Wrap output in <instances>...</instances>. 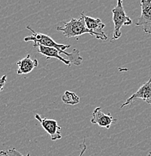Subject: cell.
<instances>
[{
  "label": "cell",
  "mask_w": 151,
  "mask_h": 156,
  "mask_svg": "<svg viewBox=\"0 0 151 156\" xmlns=\"http://www.w3.org/2000/svg\"><path fill=\"white\" fill-rule=\"evenodd\" d=\"M117 119H114L110 113L105 114L102 111V107H98L93 110L91 118V122L92 124L98 125L102 128H106L107 129L110 128V127L113 123L117 122Z\"/></svg>",
  "instance_id": "ba28073f"
},
{
  "label": "cell",
  "mask_w": 151,
  "mask_h": 156,
  "mask_svg": "<svg viewBox=\"0 0 151 156\" xmlns=\"http://www.w3.org/2000/svg\"><path fill=\"white\" fill-rule=\"evenodd\" d=\"M27 29L32 32V35L24 38V41H32L33 42V47L41 45V46L47 47V48H53L56 49L59 53H63V54L68 56V59L70 62L71 64L75 65V66H81L84 58L81 56L80 51L78 50L74 49L71 53H68V52L65 51V50L70 48V45L57 44L56 43V41L53 38H50L49 35L42 33H37L30 27H27Z\"/></svg>",
  "instance_id": "6da1fadb"
},
{
  "label": "cell",
  "mask_w": 151,
  "mask_h": 156,
  "mask_svg": "<svg viewBox=\"0 0 151 156\" xmlns=\"http://www.w3.org/2000/svg\"><path fill=\"white\" fill-rule=\"evenodd\" d=\"M147 156H151V152H150L148 153V155H147Z\"/></svg>",
  "instance_id": "2e32d148"
},
{
  "label": "cell",
  "mask_w": 151,
  "mask_h": 156,
  "mask_svg": "<svg viewBox=\"0 0 151 156\" xmlns=\"http://www.w3.org/2000/svg\"><path fill=\"white\" fill-rule=\"evenodd\" d=\"M62 24L63 25L56 27V30L61 32L67 38L81 36L84 34L93 35V33L87 29L82 16L79 19L71 18L69 22H63Z\"/></svg>",
  "instance_id": "7a4b0ae2"
},
{
  "label": "cell",
  "mask_w": 151,
  "mask_h": 156,
  "mask_svg": "<svg viewBox=\"0 0 151 156\" xmlns=\"http://www.w3.org/2000/svg\"><path fill=\"white\" fill-rule=\"evenodd\" d=\"M81 16L84 17V22L87 29L90 30L93 33V35L96 39L106 41L108 39V36L104 32V28L105 27V24L102 23L99 18H93V17H89L84 14V11L81 13Z\"/></svg>",
  "instance_id": "277c9868"
},
{
  "label": "cell",
  "mask_w": 151,
  "mask_h": 156,
  "mask_svg": "<svg viewBox=\"0 0 151 156\" xmlns=\"http://www.w3.org/2000/svg\"><path fill=\"white\" fill-rule=\"evenodd\" d=\"M36 49L38 53H40L41 54H42L43 56H46L47 58H57V59L60 60L61 62H63L64 64H66V66H68L69 67L71 66V62L69 61V59H66V58L62 57L61 53L58 51L56 49L53 48H47V47L41 46V45H38V46L34 47Z\"/></svg>",
  "instance_id": "30bf717a"
},
{
  "label": "cell",
  "mask_w": 151,
  "mask_h": 156,
  "mask_svg": "<svg viewBox=\"0 0 151 156\" xmlns=\"http://www.w3.org/2000/svg\"><path fill=\"white\" fill-rule=\"evenodd\" d=\"M35 118L39 122L42 128L50 136L52 140L55 141L61 139V127L59 126L56 120L50 119L47 118H42L39 114H35Z\"/></svg>",
  "instance_id": "8992f818"
},
{
  "label": "cell",
  "mask_w": 151,
  "mask_h": 156,
  "mask_svg": "<svg viewBox=\"0 0 151 156\" xmlns=\"http://www.w3.org/2000/svg\"><path fill=\"white\" fill-rule=\"evenodd\" d=\"M17 74H26L32 72L35 68L38 67V61L36 58H31L30 55L28 54L26 57L19 60L17 62Z\"/></svg>",
  "instance_id": "9c48e42d"
},
{
  "label": "cell",
  "mask_w": 151,
  "mask_h": 156,
  "mask_svg": "<svg viewBox=\"0 0 151 156\" xmlns=\"http://www.w3.org/2000/svg\"><path fill=\"white\" fill-rule=\"evenodd\" d=\"M140 4L141 14L135 23V25L142 27L144 32L151 36V1L141 0Z\"/></svg>",
  "instance_id": "5b68a950"
},
{
  "label": "cell",
  "mask_w": 151,
  "mask_h": 156,
  "mask_svg": "<svg viewBox=\"0 0 151 156\" xmlns=\"http://www.w3.org/2000/svg\"><path fill=\"white\" fill-rule=\"evenodd\" d=\"M6 81H7V75H3L2 77L0 78V92L4 89Z\"/></svg>",
  "instance_id": "4fadbf2b"
},
{
  "label": "cell",
  "mask_w": 151,
  "mask_h": 156,
  "mask_svg": "<svg viewBox=\"0 0 151 156\" xmlns=\"http://www.w3.org/2000/svg\"><path fill=\"white\" fill-rule=\"evenodd\" d=\"M62 101L69 105H75L80 102V98L74 92L71 91H66L62 96Z\"/></svg>",
  "instance_id": "8fae6325"
},
{
  "label": "cell",
  "mask_w": 151,
  "mask_h": 156,
  "mask_svg": "<svg viewBox=\"0 0 151 156\" xmlns=\"http://www.w3.org/2000/svg\"><path fill=\"white\" fill-rule=\"evenodd\" d=\"M0 156H8L6 151H1L0 152Z\"/></svg>",
  "instance_id": "9a60e30c"
},
{
  "label": "cell",
  "mask_w": 151,
  "mask_h": 156,
  "mask_svg": "<svg viewBox=\"0 0 151 156\" xmlns=\"http://www.w3.org/2000/svg\"><path fill=\"white\" fill-rule=\"evenodd\" d=\"M123 2L118 0L117 2V5L112 9L113 22V33L111 41L120 38L122 35L121 28L123 26H130L132 24V20L127 14H126L123 5Z\"/></svg>",
  "instance_id": "3957f363"
},
{
  "label": "cell",
  "mask_w": 151,
  "mask_h": 156,
  "mask_svg": "<svg viewBox=\"0 0 151 156\" xmlns=\"http://www.w3.org/2000/svg\"><path fill=\"white\" fill-rule=\"evenodd\" d=\"M137 99H142L144 101H145L146 103H147L151 106V77L147 82L143 84L139 88L137 92L132 94L131 96L129 97L126 100V101L121 105L120 108L122 109L124 107L127 106V105H131Z\"/></svg>",
  "instance_id": "52a82bcc"
},
{
  "label": "cell",
  "mask_w": 151,
  "mask_h": 156,
  "mask_svg": "<svg viewBox=\"0 0 151 156\" xmlns=\"http://www.w3.org/2000/svg\"><path fill=\"white\" fill-rule=\"evenodd\" d=\"M80 148H81V154L78 156H83V155H84V152H85L86 149H87V145H86V144H85V140H84L83 144L80 146Z\"/></svg>",
  "instance_id": "5bb4252c"
},
{
  "label": "cell",
  "mask_w": 151,
  "mask_h": 156,
  "mask_svg": "<svg viewBox=\"0 0 151 156\" xmlns=\"http://www.w3.org/2000/svg\"><path fill=\"white\" fill-rule=\"evenodd\" d=\"M6 152H7L8 156H24L23 155H22L18 150H17L15 148L8 149V150L6 151ZM27 156H30V154L28 153Z\"/></svg>",
  "instance_id": "7c38bea8"
}]
</instances>
